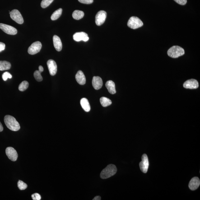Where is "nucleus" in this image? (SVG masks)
I'll return each instance as SVG.
<instances>
[{
    "label": "nucleus",
    "mask_w": 200,
    "mask_h": 200,
    "mask_svg": "<svg viewBox=\"0 0 200 200\" xmlns=\"http://www.w3.org/2000/svg\"><path fill=\"white\" fill-rule=\"evenodd\" d=\"M4 120L6 127L11 130L17 131L20 129V125L14 117L7 115L5 116Z\"/></svg>",
    "instance_id": "obj_1"
},
{
    "label": "nucleus",
    "mask_w": 200,
    "mask_h": 200,
    "mask_svg": "<svg viewBox=\"0 0 200 200\" xmlns=\"http://www.w3.org/2000/svg\"><path fill=\"white\" fill-rule=\"evenodd\" d=\"M117 171L116 167L113 164H109L103 169L100 174L102 179H106L114 175Z\"/></svg>",
    "instance_id": "obj_2"
},
{
    "label": "nucleus",
    "mask_w": 200,
    "mask_h": 200,
    "mask_svg": "<svg viewBox=\"0 0 200 200\" xmlns=\"http://www.w3.org/2000/svg\"><path fill=\"white\" fill-rule=\"evenodd\" d=\"M168 55L172 58H176L184 55L185 51L183 48L178 46H174L168 51Z\"/></svg>",
    "instance_id": "obj_3"
},
{
    "label": "nucleus",
    "mask_w": 200,
    "mask_h": 200,
    "mask_svg": "<svg viewBox=\"0 0 200 200\" xmlns=\"http://www.w3.org/2000/svg\"><path fill=\"white\" fill-rule=\"evenodd\" d=\"M127 25L131 29H135L141 27L143 26V24L139 18L132 16L129 20Z\"/></svg>",
    "instance_id": "obj_4"
},
{
    "label": "nucleus",
    "mask_w": 200,
    "mask_h": 200,
    "mask_svg": "<svg viewBox=\"0 0 200 200\" xmlns=\"http://www.w3.org/2000/svg\"><path fill=\"white\" fill-rule=\"evenodd\" d=\"M10 15L12 20H14L18 24H23L24 22L23 18L18 10L17 9L12 10L11 12H10Z\"/></svg>",
    "instance_id": "obj_5"
},
{
    "label": "nucleus",
    "mask_w": 200,
    "mask_h": 200,
    "mask_svg": "<svg viewBox=\"0 0 200 200\" xmlns=\"http://www.w3.org/2000/svg\"><path fill=\"white\" fill-rule=\"evenodd\" d=\"M42 47L40 42L37 41L33 43L28 49V52L29 54L35 55L40 52Z\"/></svg>",
    "instance_id": "obj_6"
},
{
    "label": "nucleus",
    "mask_w": 200,
    "mask_h": 200,
    "mask_svg": "<svg viewBox=\"0 0 200 200\" xmlns=\"http://www.w3.org/2000/svg\"><path fill=\"white\" fill-rule=\"evenodd\" d=\"M140 169L141 171L146 174L147 172L149 166V162L148 157L147 155L144 154L142 157V161L139 164Z\"/></svg>",
    "instance_id": "obj_7"
},
{
    "label": "nucleus",
    "mask_w": 200,
    "mask_h": 200,
    "mask_svg": "<svg viewBox=\"0 0 200 200\" xmlns=\"http://www.w3.org/2000/svg\"><path fill=\"white\" fill-rule=\"evenodd\" d=\"M106 12L104 11H100L97 13L95 17V22L98 26H100L104 23L106 19Z\"/></svg>",
    "instance_id": "obj_8"
},
{
    "label": "nucleus",
    "mask_w": 200,
    "mask_h": 200,
    "mask_svg": "<svg viewBox=\"0 0 200 200\" xmlns=\"http://www.w3.org/2000/svg\"><path fill=\"white\" fill-rule=\"evenodd\" d=\"M0 29L6 34L11 35L17 34V30L13 27L3 24H0Z\"/></svg>",
    "instance_id": "obj_9"
},
{
    "label": "nucleus",
    "mask_w": 200,
    "mask_h": 200,
    "mask_svg": "<svg viewBox=\"0 0 200 200\" xmlns=\"http://www.w3.org/2000/svg\"><path fill=\"white\" fill-rule=\"evenodd\" d=\"M6 154L9 160L12 161H16L18 157L17 152L13 147H9L6 149Z\"/></svg>",
    "instance_id": "obj_10"
},
{
    "label": "nucleus",
    "mask_w": 200,
    "mask_h": 200,
    "mask_svg": "<svg viewBox=\"0 0 200 200\" xmlns=\"http://www.w3.org/2000/svg\"><path fill=\"white\" fill-rule=\"evenodd\" d=\"M183 86L186 89L191 90L196 89L199 87V83L197 80L195 79H191L185 81Z\"/></svg>",
    "instance_id": "obj_11"
},
{
    "label": "nucleus",
    "mask_w": 200,
    "mask_h": 200,
    "mask_svg": "<svg viewBox=\"0 0 200 200\" xmlns=\"http://www.w3.org/2000/svg\"><path fill=\"white\" fill-rule=\"evenodd\" d=\"M47 64L50 74L51 75L54 76L57 71V66L56 62L53 60H49L47 62Z\"/></svg>",
    "instance_id": "obj_12"
},
{
    "label": "nucleus",
    "mask_w": 200,
    "mask_h": 200,
    "mask_svg": "<svg viewBox=\"0 0 200 200\" xmlns=\"http://www.w3.org/2000/svg\"><path fill=\"white\" fill-rule=\"evenodd\" d=\"M200 184V181L199 178L197 177H193L192 178L189 184V187L192 191H195L199 188Z\"/></svg>",
    "instance_id": "obj_13"
},
{
    "label": "nucleus",
    "mask_w": 200,
    "mask_h": 200,
    "mask_svg": "<svg viewBox=\"0 0 200 200\" xmlns=\"http://www.w3.org/2000/svg\"><path fill=\"white\" fill-rule=\"evenodd\" d=\"M92 84L93 87L96 90L101 88L103 85V81L101 77L99 76H94L93 77Z\"/></svg>",
    "instance_id": "obj_14"
},
{
    "label": "nucleus",
    "mask_w": 200,
    "mask_h": 200,
    "mask_svg": "<svg viewBox=\"0 0 200 200\" xmlns=\"http://www.w3.org/2000/svg\"><path fill=\"white\" fill-rule=\"evenodd\" d=\"M76 81L81 85H84L86 84V77L84 73L81 71H79L75 76Z\"/></svg>",
    "instance_id": "obj_15"
},
{
    "label": "nucleus",
    "mask_w": 200,
    "mask_h": 200,
    "mask_svg": "<svg viewBox=\"0 0 200 200\" xmlns=\"http://www.w3.org/2000/svg\"><path fill=\"white\" fill-rule=\"evenodd\" d=\"M53 39V44L56 50L61 51L62 49V44L60 38L57 35H54Z\"/></svg>",
    "instance_id": "obj_16"
},
{
    "label": "nucleus",
    "mask_w": 200,
    "mask_h": 200,
    "mask_svg": "<svg viewBox=\"0 0 200 200\" xmlns=\"http://www.w3.org/2000/svg\"><path fill=\"white\" fill-rule=\"evenodd\" d=\"M105 86L110 94H114L116 93L115 84L113 81H107Z\"/></svg>",
    "instance_id": "obj_17"
},
{
    "label": "nucleus",
    "mask_w": 200,
    "mask_h": 200,
    "mask_svg": "<svg viewBox=\"0 0 200 200\" xmlns=\"http://www.w3.org/2000/svg\"><path fill=\"white\" fill-rule=\"evenodd\" d=\"M81 107L86 112L90 111V106L88 100L86 98H83L81 100Z\"/></svg>",
    "instance_id": "obj_18"
},
{
    "label": "nucleus",
    "mask_w": 200,
    "mask_h": 200,
    "mask_svg": "<svg viewBox=\"0 0 200 200\" xmlns=\"http://www.w3.org/2000/svg\"><path fill=\"white\" fill-rule=\"evenodd\" d=\"M88 36L86 33L84 32H77L74 34L73 36L74 40L76 42H79L83 40L84 38L86 36Z\"/></svg>",
    "instance_id": "obj_19"
},
{
    "label": "nucleus",
    "mask_w": 200,
    "mask_h": 200,
    "mask_svg": "<svg viewBox=\"0 0 200 200\" xmlns=\"http://www.w3.org/2000/svg\"><path fill=\"white\" fill-rule=\"evenodd\" d=\"M11 64L6 61H0V71H3L10 69Z\"/></svg>",
    "instance_id": "obj_20"
},
{
    "label": "nucleus",
    "mask_w": 200,
    "mask_h": 200,
    "mask_svg": "<svg viewBox=\"0 0 200 200\" xmlns=\"http://www.w3.org/2000/svg\"><path fill=\"white\" fill-rule=\"evenodd\" d=\"M84 16V13L82 11L75 10L72 13V17L75 20H79L82 18Z\"/></svg>",
    "instance_id": "obj_21"
},
{
    "label": "nucleus",
    "mask_w": 200,
    "mask_h": 200,
    "mask_svg": "<svg viewBox=\"0 0 200 200\" xmlns=\"http://www.w3.org/2000/svg\"><path fill=\"white\" fill-rule=\"evenodd\" d=\"M100 101L101 105L104 107L109 106L111 105L112 103L111 100L110 99L104 97H102L100 98Z\"/></svg>",
    "instance_id": "obj_22"
},
{
    "label": "nucleus",
    "mask_w": 200,
    "mask_h": 200,
    "mask_svg": "<svg viewBox=\"0 0 200 200\" xmlns=\"http://www.w3.org/2000/svg\"><path fill=\"white\" fill-rule=\"evenodd\" d=\"M62 8L59 9L57 11H55L52 14L51 19L52 20H57L62 15Z\"/></svg>",
    "instance_id": "obj_23"
},
{
    "label": "nucleus",
    "mask_w": 200,
    "mask_h": 200,
    "mask_svg": "<svg viewBox=\"0 0 200 200\" xmlns=\"http://www.w3.org/2000/svg\"><path fill=\"white\" fill-rule=\"evenodd\" d=\"M29 83L27 81H22L19 85V90L20 91H24L28 88Z\"/></svg>",
    "instance_id": "obj_24"
},
{
    "label": "nucleus",
    "mask_w": 200,
    "mask_h": 200,
    "mask_svg": "<svg viewBox=\"0 0 200 200\" xmlns=\"http://www.w3.org/2000/svg\"><path fill=\"white\" fill-rule=\"evenodd\" d=\"M54 0H42L41 3L42 8H45L50 5Z\"/></svg>",
    "instance_id": "obj_25"
},
{
    "label": "nucleus",
    "mask_w": 200,
    "mask_h": 200,
    "mask_svg": "<svg viewBox=\"0 0 200 200\" xmlns=\"http://www.w3.org/2000/svg\"><path fill=\"white\" fill-rule=\"evenodd\" d=\"M41 73L39 72V70L36 71L34 73V76L35 79L38 81H42V77L41 75Z\"/></svg>",
    "instance_id": "obj_26"
},
{
    "label": "nucleus",
    "mask_w": 200,
    "mask_h": 200,
    "mask_svg": "<svg viewBox=\"0 0 200 200\" xmlns=\"http://www.w3.org/2000/svg\"><path fill=\"white\" fill-rule=\"evenodd\" d=\"M18 186L20 190H24L27 188L28 185L26 183H24L22 180H19L18 183Z\"/></svg>",
    "instance_id": "obj_27"
},
{
    "label": "nucleus",
    "mask_w": 200,
    "mask_h": 200,
    "mask_svg": "<svg viewBox=\"0 0 200 200\" xmlns=\"http://www.w3.org/2000/svg\"><path fill=\"white\" fill-rule=\"evenodd\" d=\"M2 77L3 81H7V79L12 78V76L9 73L6 72L4 73L2 75Z\"/></svg>",
    "instance_id": "obj_28"
},
{
    "label": "nucleus",
    "mask_w": 200,
    "mask_h": 200,
    "mask_svg": "<svg viewBox=\"0 0 200 200\" xmlns=\"http://www.w3.org/2000/svg\"><path fill=\"white\" fill-rule=\"evenodd\" d=\"M32 197L34 200H40L41 198L40 195L38 193H35L32 195Z\"/></svg>",
    "instance_id": "obj_29"
},
{
    "label": "nucleus",
    "mask_w": 200,
    "mask_h": 200,
    "mask_svg": "<svg viewBox=\"0 0 200 200\" xmlns=\"http://www.w3.org/2000/svg\"><path fill=\"white\" fill-rule=\"evenodd\" d=\"M78 1L80 3L86 4H90L94 2V0H78Z\"/></svg>",
    "instance_id": "obj_30"
},
{
    "label": "nucleus",
    "mask_w": 200,
    "mask_h": 200,
    "mask_svg": "<svg viewBox=\"0 0 200 200\" xmlns=\"http://www.w3.org/2000/svg\"><path fill=\"white\" fill-rule=\"evenodd\" d=\"M176 3L182 5H184L187 3V0H174Z\"/></svg>",
    "instance_id": "obj_31"
},
{
    "label": "nucleus",
    "mask_w": 200,
    "mask_h": 200,
    "mask_svg": "<svg viewBox=\"0 0 200 200\" xmlns=\"http://www.w3.org/2000/svg\"><path fill=\"white\" fill-rule=\"evenodd\" d=\"M5 48V44L3 42H0V52L4 50Z\"/></svg>",
    "instance_id": "obj_32"
},
{
    "label": "nucleus",
    "mask_w": 200,
    "mask_h": 200,
    "mask_svg": "<svg viewBox=\"0 0 200 200\" xmlns=\"http://www.w3.org/2000/svg\"><path fill=\"white\" fill-rule=\"evenodd\" d=\"M93 200H101V197L99 196H97L95 197L93 199Z\"/></svg>",
    "instance_id": "obj_33"
},
{
    "label": "nucleus",
    "mask_w": 200,
    "mask_h": 200,
    "mask_svg": "<svg viewBox=\"0 0 200 200\" xmlns=\"http://www.w3.org/2000/svg\"><path fill=\"white\" fill-rule=\"evenodd\" d=\"M39 71L41 73L43 72L44 71V68L42 66H39Z\"/></svg>",
    "instance_id": "obj_34"
},
{
    "label": "nucleus",
    "mask_w": 200,
    "mask_h": 200,
    "mask_svg": "<svg viewBox=\"0 0 200 200\" xmlns=\"http://www.w3.org/2000/svg\"><path fill=\"white\" fill-rule=\"evenodd\" d=\"M89 38L88 37V36H87L85 37L84 38V39H83V41H84V42H87V41L89 40Z\"/></svg>",
    "instance_id": "obj_35"
},
{
    "label": "nucleus",
    "mask_w": 200,
    "mask_h": 200,
    "mask_svg": "<svg viewBox=\"0 0 200 200\" xmlns=\"http://www.w3.org/2000/svg\"><path fill=\"white\" fill-rule=\"evenodd\" d=\"M3 126H2L1 122H0V132H2V131H3Z\"/></svg>",
    "instance_id": "obj_36"
}]
</instances>
